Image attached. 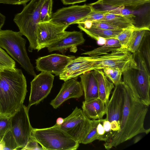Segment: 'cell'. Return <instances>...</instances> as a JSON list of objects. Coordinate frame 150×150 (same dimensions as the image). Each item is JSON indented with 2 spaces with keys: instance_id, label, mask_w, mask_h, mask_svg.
Wrapping results in <instances>:
<instances>
[{
  "instance_id": "f546056e",
  "label": "cell",
  "mask_w": 150,
  "mask_h": 150,
  "mask_svg": "<svg viewBox=\"0 0 150 150\" xmlns=\"http://www.w3.org/2000/svg\"><path fill=\"white\" fill-rule=\"evenodd\" d=\"M103 119L91 120V129L82 142V144H89L96 140H98L99 136L97 131V127L98 124Z\"/></svg>"
},
{
  "instance_id": "603a6c76",
  "label": "cell",
  "mask_w": 150,
  "mask_h": 150,
  "mask_svg": "<svg viewBox=\"0 0 150 150\" xmlns=\"http://www.w3.org/2000/svg\"><path fill=\"white\" fill-rule=\"evenodd\" d=\"M79 28L90 37L97 41L99 40L100 38L105 39L115 38L116 36L123 30H106L92 27H80Z\"/></svg>"
},
{
  "instance_id": "d6986e66",
  "label": "cell",
  "mask_w": 150,
  "mask_h": 150,
  "mask_svg": "<svg viewBox=\"0 0 150 150\" xmlns=\"http://www.w3.org/2000/svg\"><path fill=\"white\" fill-rule=\"evenodd\" d=\"M134 14L123 15L110 13L108 11L99 22L106 23L122 29L135 28L136 23Z\"/></svg>"
},
{
  "instance_id": "60d3db41",
  "label": "cell",
  "mask_w": 150,
  "mask_h": 150,
  "mask_svg": "<svg viewBox=\"0 0 150 150\" xmlns=\"http://www.w3.org/2000/svg\"><path fill=\"white\" fill-rule=\"evenodd\" d=\"M5 19V16L0 13V30L4 24Z\"/></svg>"
},
{
  "instance_id": "52a82bcc",
  "label": "cell",
  "mask_w": 150,
  "mask_h": 150,
  "mask_svg": "<svg viewBox=\"0 0 150 150\" xmlns=\"http://www.w3.org/2000/svg\"><path fill=\"white\" fill-rule=\"evenodd\" d=\"M58 126L80 144L82 143L91 129V120L85 115L82 110L76 107L69 115L64 119L63 123Z\"/></svg>"
},
{
  "instance_id": "e575fe53",
  "label": "cell",
  "mask_w": 150,
  "mask_h": 150,
  "mask_svg": "<svg viewBox=\"0 0 150 150\" xmlns=\"http://www.w3.org/2000/svg\"><path fill=\"white\" fill-rule=\"evenodd\" d=\"M21 150H43L42 147L39 145V143L31 135L26 146Z\"/></svg>"
},
{
  "instance_id": "4316f807",
  "label": "cell",
  "mask_w": 150,
  "mask_h": 150,
  "mask_svg": "<svg viewBox=\"0 0 150 150\" xmlns=\"http://www.w3.org/2000/svg\"><path fill=\"white\" fill-rule=\"evenodd\" d=\"M102 70L105 75L115 86L122 82V73L119 69L106 67Z\"/></svg>"
},
{
  "instance_id": "7402d4cb",
  "label": "cell",
  "mask_w": 150,
  "mask_h": 150,
  "mask_svg": "<svg viewBox=\"0 0 150 150\" xmlns=\"http://www.w3.org/2000/svg\"><path fill=\"white\" fill-rule=\"evenodd\" d=\"M149 2L150 0H98L89 4L92 6L100 5L115 8L124 7L134 9Z\"/></svg>"
},
{
  "instance_id": "4dcf8cb0",
  "label": "cell",
  "mask_w": 150,
  "mask_h": 150,
  "mask_svg": "<svg viewBox=\"0 0 150 150\" xmlns=\"http://www.w3.org/2000/svg\"><path fill=\"white\" fill-rule=\"evenodd\" d=\"M15 62L0 47V71L15 68Z\"/></svg>"
},
{
  "instance_id": "30bf717a",
  "label": "cell",
  "mask_w": 150,
  "mask_h": 150,
  "mask_svg": "<svg viewBox=\"0 0 150 150\" xmlns=\"http://www.w3.org/2000/svg\"><path fill=\"white\" fill-rule=\"evenodd\" d=\"M93 8V7L89 4L74 5L62 8L52 13L50 21L68 27L86 17L91 12Z\"/></svg>"
},
{
  "instance_id": "836d02e7",
  "label": "cell",
  "mask_w": 150,
  "mask_h": 150,
  "mask_svg": "<svg viewBox=\"0 0 150 150\" xmlns=\"http://www.w3.org/2000/svg\"><path fill=\"white\" fill-rule=\"evenodd\" d=\"M10 117L0 115V137L4 135L10 130Z\"/></svg>"
},
{
  "instance_id": "8fae6325",
  "label": "cell",
  "mask_w": 150,
  "mask_h": 150,
  "mask_svg": "<svg viewBox=\"0 0 150 150\" xmlns=\"http://www.w3.org/2000/svg\"><path fill=\"white\" fill-rule=\"evenodd\" d=\"M67 28L50 21L39 23L37 30L36 50L39 51L60 39L67 33L65 30Z\"/></svg>"
},
{
  "instance_id": "4fadbf2b",
  "label": "cell",
  "mask_w": 150,
  "mask_h": 150,
  "mask_svg": "<svg viewBox=\"0 0 150 150\" xmlns=\"http://www.w3.org/2000/svg\"><path fill=\"white\" fill-rule=\"evenodd\" d=\"M76 57L59 54H51L36 60V70L59 76L69 63Z\"/></svg>"
},
{
  "instance_id": "ac0fdd59",
  "label": "cell",
  "mask_w": 150,
  "mask_h": 150,
  "mask_svg": "<svg viewBox=\"0 0 150 150\" xmlns=\"http://www.w3.org/2000/svg\"><path fill=\"white\" fill-rule=\"evenodd\" d=\"M85 100L98 98V84L93 70L80 76Z\"/></svg>"
},
{
  "instance_id": "7bdbcfd3",
  "label": "cell",
  "mask_w": 150,
  "mask_h": 150,
  "mask_svg": "<svg viewBox=\"0 0 150 150\" xmlns=\"http://www.w3.org/2000/svg\"><path fill=\"white\" fill-rule=\"evenodd\" d=\"M135 137L134 140V144H135L138 142L142 138V137L140 136H135Z\"/></svg>"
},
{
  "instance_id": "e0dca14e",
  "label": "cell",
  "mask_w": 150,
  "mask_h": 150,
  "mask_svg": "<svg viewBox=\"0 0 150 150\" xmlns=\"http://www.w3.org/2000/svg\"><path fill=\"white\" fill-rule=\"evenodd\" d=\"M85 41L81 32L67 31L64 36L48 47L47 49L50 52L56 51L63 52L69 48H76L77 46L83 44Z\"/></svg>"
},
{
  "instance_id": "83f0119b",
  "label": "cell",
  "mask_w": 150,
  "mask_h": 150,
  "mask_svg": "<svg viewBox=\"0 0 150 150\" xmlns=\"http://www.w3.org/2000/svg\"><path fill=\"white\" fill-rule=\"evenodd\" d=\"M53 0H45L41 6L40 13V22L51 20L52 14Z\"/></svg>"
},
{
  "instance_id": "d4e9b609",
  "label": "cell",
  "mask_w": 150,
  "mask_h": 150,
  "mask_svg": "<svg viewBox=\"0 0 150 150\" xmlns=\"http://www.w3.org/2000/svg\"><path fill=\"white\" fill-rule=\"evenodd\" d=\"M148 30H150V28L147 27H136L126 49L132 54L137 52L144 35Z\"/></svg>"
},
{
  "instance_id": "8992f818",
  "label": "cell",
  "mask_w": 150,
  "mask_h": 150,
  "mask_svg": "<svg viewBox=\"0 0 150 150\" xmlns=\"http://www.w3.org/2000/svg\"><path fill=\"white\" fill-rule=\"evenodd\" d=\"M19 31L0 30V47L5 49L29 74L35 76L34 67L26 50V40Z\"/></svg>"
},
{
  "instance_id": "7a4b0ae2",
  "label": "cell",
  "mask_w": 150,
  "mask_h": 150,
  "mask_svg": "<svg viewBox=\"0 0 150 150\" xmlns=\"http://www.w3.org/2000/svg\"><path fill=\"white\" fill-rule=\"evenodd\" d=\"M26 78L15 68L0 71V115L10 117L23 104L26 93Z\"/></svg>"
},
{
  "instance_id": "2e32d148",
  "label": "cell",
  "mask_w": 150,
  "mask_h": 150,
  "mask_svg": "<svg viewBox=\"0 0 150 150\" xmlns=\"http://www.w3.org/2000/svg\"><path fill=\"white\" fill-rule=\"evenodd\" d=\"M93 70V63L90 56L79 57L69 63L64 71L59 76V78L65 81Z\"/></svg>"
},
{
  "instance_id": "3957f363",
  "label": "cell",
  "mask_w": 150,
  "mask_h": 150,
  "mask_svg": "<svg viewBox=\"0 0 150 150\" xmlns=\"http://www.w3.org/2000/svg\"><path fill=\"white\" fill-rule=\"evenodd\" d=\"M134 60L123 72V82L138 101L149 106L150 104V72L138 50L132 54Z\"/></svg>"
},
{
  "instance_id": "1f68e13d",
  "label": "cell",
  "mask_w": 150,
  "mask_h": 150,
  "mask_svg": "<svg viewBox=\"0 0 150 150\" xmlns=\"http://www.w3.org/2000/svg\"><path fill=\"white\" fill-rule=\"evenodd\" d=\"M135 28H128L123 29L116 36L115 38L119 41L121 47L126 48Z\"/></svg>"
},
{
  "instance_id": "74e56055",
  "label": "cell",
  "mask_w": 150,
  "mask_h": 150,
  "mask_svg": "<svg viewBox=\"0 0 150 150\" xmlns=\"http://www.w3.org/2000/svg\"><path fill=\"white\" fill-rule=\"evenodd\" d=\"M31 0H0V4L25 5Z\"/></svg>"
},
{
  "instance_id": "5bb4252c",
  "label": "cell",
  "mask_w": 150,
  "mask_h": 150,
  "mask_svg": "<svg viewBox=\"0 0 150 150\" xmlns=\"http://www.w3.org/2000/svg\"><path fill=\"white\" fill-rule=\"evenodd\" d=\"M125 102V83L115 86L110 99L105 104L106 119L110 122L116 120L120 123Z\"/></svg>"
},
{
  "instance_id": "484cf974",
  "label": "cell",
  "mask_w": 150,
  "mask_h": 150,
  "mask_svg": "<svg viewBox=\"0 0 150 150\" xmlns=\"http://www.w3.org/2000/svg\"><path fill=\"white\" fill-rule=\"evenodd\" d=\"M143 57L150 72V33L148 30L144 35L138 50Z\"/></svg>"
},
{
  "instance_id": "9c48e42d",
  "label": "cell",
  "mask_w": 150,
  "mask_h": 150,
  "mask_svg": "<svg viewBox=\"0 0 150 150\" xmlns=\"http://www.w3.org/2000/svg\"><path fill=\"white\" fill-rule=\"evenodd\" d=\"M29 110L27 107L23 104L10 117V130L19 148L22 149L26 146L29 140L33 128L30 121Z\"/></svg>"
},
{
  "instance_id": "7c38bea8",
  "label": "cell",
  "mask_w": 150,
  "mask_h": 150,
  "mask_svg": "<svg viewBox=\"0 0 150 150\" xmlns=\"http://www.w3.org/2000/svg\"><path fill=\"white\" fill-rule=\"evenodd\" d=\"M54 76L52 74L41 71L36 75L30 82V91L29 103V109L34 105L38 104L50 93L53 87Z\"/></svg>"
},
{
  "instance_id": "277c9868",
  "label": "cell",
  "mask_w": 150,
  "mask_h": 150,
  "mask_svg": "<svg viewBox=\"0 0 150 150\" xmlns=\"http://www.w3.org/2000/svg\"><path fill=\"white\" fill-rule=\"evenodd\" d=\"M45 0H31L24 5L22 11L16 14L13 19L22 35L29 43L28 50L32 52L36 49L37 34L38 24L40 22V13Z\"/></svg>"
},
{
  "instance_id": "f1b7e54d",
  "label": "cell",
  "mask_w": 150,
  "mask_h": 150,
  "mask_svg": "<svg viewBox=\"0 0 150 150\" xmlns=\"http://www.w3.org/2000/svg\"><path fill=\"white\" fill-rule=\"evenodd\" d=\"M1 142L3 146L2 150H16L19 148L10 129L2 136Z\"/></svg>"
},
{
  "instance_id": "8d00e7d4",
  "label": "cell",
  "mask_w": 150,
  "mask_h": 150,
  "mask_svg": "<svg viewBox=\"0 0 150 150\" xmlns=\"http://www.w3.org/2000/svg\"><path fill=\"white\" fill-rule=\"evenodd\" d=\"M103 125L105 132L107 141L110 138L114 132L112 131L111 129L110 122L107 120L106 118L104 119L103 122Z\"/></svg>"
},
{
  "instance_id": "d590c367",
  "label": "cell",
  "mask_w": 150,
  "mask_h": 150,
  "mask_svg": "<svg viewBox=\"0 0 150 150\" xmlns=\"http://www.w3.org/2000/svg\"><path fill=\"white\" fill-rule=\"evenodd\" d=\"M105 119H103L98 125L97 127V131L99 136L98 140L100 141L106 142L107 138L105 133L103 125V122Z\"/></svg>"
},
{
  "instance_id": "ab89813d",
  "label": "cell",
  "mask_w": 150,
  "mask_h": 150,
  "mask_svg": "<svg viewBox=\"0 0 150 150\" xmlns=\"http://www.w3.org/2000/svg\"><path fill=\"white\" fill-rule=\"evenodd\" d=\"M87 0H61L62 3L65 5L74 4L84 2Z\"/></svg>"
},
{
  "instance_id": "6da1fadb",
  "label": "cell",
  "mask_w": 150,
  "mask_h": 150,
  "mask_svg": "<svg viewBox=\"0 0 150 150\" xmlns=\"http://www.w3.org/2000/svg\"><path fill=\"white\" fill-rule=\"evenodd\" d=\"M125 102L120 128L113 132L104 144L108 150L130 140L138 134L150 132L146 129L144 122L148 106L142 103L134 97L129 87L125 83Z\"/></svg>"
},
{
  "instance_id": "44dd1931",
  "label": "cell",
  "mask_w": 150,
  "mask_h": 150,
  "mask_svg": "<svg viewBox=\"0 0 150 150\" xmlns=\"http://www.w3.org/2000/svg\"><path fill=\"white\" fill-rule=\"evenodd\" d=\"M93 71L97 82L98 98L105 104L109 100L111 91L115 88L114 85L105 75L102 69Z\"/></svg>"
},
{
  "instance_id": "f35d334b",
  "label": "cell",
  "mask_w": 150,
  "mask_h": 150,
  "mask_svg": "<svg viewBox=\"0 0 150 150\" xmlns=\"http://www.w3.org/2000/svg\"><path fill=\"white\" fill-rule=\"evenodd\" d=\"M110 123L111 129L112 131L114 132L119 130L120 128V123L116 120H113Z\"/></svg>"
},
{
  "instance_id": "ba28073f",
  "label": "cell",
  "mask_w": 150,
  "mask_h": 150,
  "mask_svg": "<svg viewBox=\"0 0 150 150\" xmlns=\"http://www.w3.org/2000/svg\"><path fill=\"white\" fill-rule=\"evenodd\" d=\"M90 57L93 63L94 70L106 67L117 68L122 73L134 60L132 53L121 47L106 54Z\"/></svg>"
},
{
  "instance_id": "d6a6232c",
  "label": "cell",
  "mask_w": 150,
  "mask_h": 150,
  "mask_svg": "<svg viewBox=\"0 0 150 150\" xmlns=\"http://www.w3.org/2000/svg\"><path fill=\"white\" fill-rule=\"evenodd\" d=\"M108 11L96 9L93 7L92 10L90 14L81 20L99 22L102 19Z\"/></svg>"
},
{
  "instance_id": "ee69618b",
  "label": "cell",
  "mask_w": 150,
  "mask_h": 150,
  "mask_svg": "<svg viewBox=\"0 0 150 150\" xmlns=\"http://www.w3.org/2000/svg\"><path fill=\"white\" fill-rule=\"evenodd\" d=\"M2 138V136L0 137V150H2V146L1 143V141Z\"/></svg>"
},
{
  "instance_id": "ffe728a7",
  "label": "cell",
  "mask_w": 150,
  "mask_h": 150,
  "mask_svg": "<svg viewBox=\"0 0 150 150\" xmlns=\"http://www.w3.org/2000/svg\"><path fill=\"white\" fill-rule=\"evenodd\" d=\"M82 108L83 113L90 119H102L106 114L105 104L99 98L85 100L83 102Z\"/></svg>"
},
{
  "instance_id": "5b68a950",
  "label": "cell",
  "mask_w": 150,
  "mask_h": 150,
  "mask_svg": "<svg viewBox=\"0 0 150 150\" xmlns=\"http://www.w3.org/2000/svg\"><path fill=\"white\" fill-rule=\"evenodd\" d=\"M31 135L43 150H75L79 143L55 124L47 128H33Z\"/></svg>"
},
{
  "instance_id": "b9f144b4",
  "label": "cell",
  "mask_w": 150,
  "mask_h": 150,
  "mask_svg": "<svg viewBox=\"0 0 150 150\" xmlns=\"http://www.w3.org/2000/svg\"><path fill=\"white\" fill-rule=\"evenodd\" d=\"M64 121V119L62 117H59L57 119L55 124L57 125H59L63 123Z\"/></svg>"
},
{
  "instance_id": "cb8c5ba5",
  "label": "cell",
  "mask_w": 150,
  "mask_h": 150,
  "mask_svg": "<svg viewBox=\"0 0 150 150\" xmlns=\"http://www.w3.org/2000/svg\"><path fill=\"white\" fill-rule=\"evenodd\" d=\"M120 47L121 45L117 39L115 38H110L105 39V42L102 46L83 53L82 54L96 57L106 54Z\"/></svg>"
},
{
  "instance_id": "9a60e30c",
  "label": "cell",
  "mask_w": 150,
  "mask_h": 150,
  "mask_svg": "<svg viewBox=\"0 0 150 150\" xmlns=\"http://www.w3.org/2000/svg\"><path fill=\"white\" fill-rule=\"evenodd\" d=\"M77 78L64 81L58 94L50 103L53 108H57L69 99L79 98L83 95L81 84L77 80Z\"/></svg>"
}]
</instances>
